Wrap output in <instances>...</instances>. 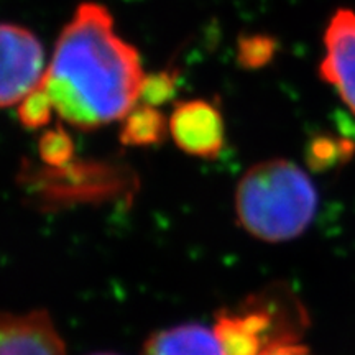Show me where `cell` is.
<instances>
[{
    "mask_svg": "<svg viewBox=\"0 0 355 355\" xmlns=\"http://www.w3.org/2000/svg\"><path fill=\"white\" fill-rule=\"evenodd\" d=\"M144 78L139 51L114 32L107 8L84 2L58 37L42 86L64 122L94 130L135 107Z\"/></svg>",
    "mask_w": 355,
    "mask_h": 355,
    "instance_id": "cell-1",
    "label": "cell"
},
{
    "mask_svg": "<svg viewBox=\"0 0 355 355\" xmlns=\"http://www.w3.org/2000/svg\"><path fill=\"white\" fill-rule=\"evenodd\" d=\"M168 128L178 148L193 157L216 158L224 148V119L219 109L207 101L193 99L178 104Z\"/></svg>",
    "mask_w": 355,
    "mask_h": 355,
    "instance_id": "cell-6",
    "label": "cell"
},
{
    "mask_svg": "<svg viewBox=\"0 0 355 355\" xmlns=\"http://www.w3.org/2000/svg\"><path fill=\"white\" fill-rule=\"evenodd\" d=\"M304 306L290 291L265 290L216 314L214 334L224 355H263L278 344L301 340Z\"/></svg>",
    "mask_w": 355,
    "mask_h": 355,
    "instance_id": "cell-3",
    "label": "cell"
},
{
    "mask_svg": "<svg viewBox=\"0 0 355 355\" xmlns=\"http://www.w3.org/2000/svg\"><path fill=\"white\" fill-rule=\"evenodd\" d=\"M352 150V144L345 140L334 139V137L329 135L314 137L308 148L309 165L318 168V170H322V168L331 166L332 163L350 157Z\"/></svg>",
    "mask_w": 355,
    "mask_h": 355,
    "instance_id": "cell-12",
    "label": "cell"
},
{
    "mask_svg": "<svg viewBox=\"0 0 355 355\" xmlns=\"http://www.w3.org/2000/svg\"><path fill=\"white\" fill-rule=\"evenodd\" d=\"M94 355H115V354H94Z\"/></svg>",
    "mask_w": 355,
    "mask_h": 355,
    "instance_id": "cell-16",
    "label": "cell"
},
{
    "mask_svg": "<svg viewBox=\"0 0 355 355\" xmlns=\"http://www.w3.org/2000/svg\"><path fill=\"white\" fill-rule=\"evenodd\" d=\"M38 153L48 165L63 166L73 158L74 144L63 127H56L43 132L40 137Z\"/></svg>",
    "mask_w": 355,
    "mask_h": 355,
    "instance_id": "cell-13",
    "label": "cell"
},
{
    "mask_svg": "<svg viewBox=\"0 0 355 355\" xmlns=\"http://www.w3.org/2000/svg\"><path fill=\"white\" fill-rule=\"evenodd\" d=\"M53 110H55V104L50 94L44 91L43 86H40L20 102L17 112H19L21 125L30 130H37L50 123Z\"/></svg>",
    "mask_w": 355,
    "mask_h": 355,
    "instance_id": "cell-11",
    "label": "cell"
},
{
    "mask_svg": "<svg viewBox=\"0 0 355 355\" xmlns=\"http://www.w3.org/2000/svg\"><path fill=\"white\" fill-rule=\"evenodd\" d=\"M141 355H224V352L214 329H207L202 324H181L150 336Z\"/></svg>",
    "mask_w": 355,
    "mask_h": 355,
    "instance_id": "cell-8",
    "label": "cell"
},
{
    "mask_svg": "<svg viewBox=\"0 0 355 355\" xmlns=\"http://www.w3.org/2000/svg\"><path fill=\"white\" fill-rule=\"evenodd\" d=\"M166 135V122L158 107L140 104L135 105L125 117L121 130L123 145L148 146L163 141Z\"/></svg>",
    "mask_w": 355,
    "mask_h": 355,
    "instance_id": "cell-9",
    "label": "cell"
},
{
    "mask_svg": "<svg viewBox=\"0 0 355 355\" xmlns=\"http://www.w3.org/2000/svg\"><path fill=\"white\" fill-rule=\"evenodd\" d=\"M318 193L298 165L283 158L248 168L235 189V214L248 234L263 242L300 237L313 222Z\"/></svg>",
    "mask_w": 355,
    "mask_h": 355,
    "instance_id": "cell-2",
    "label": "cell"
},
{
    "mask_svg": "<svg viewBox=\"0 0 355 355\" xmlns=\"http://www.w3.org/2000/svg\"><path fill=\"white\" fill-rule=\"evenodd\" d=\"M0 355H66V349L50 314L35 309L25 314H3Z\"/></svg>",
    "mask_w": 355,
    "mask_h": 355,
    "instance_id": "cell-7",
    "label": "cell"
},
{
    "mask_svg": "<svg viewBox=\"0 0 355 355\" xmlns=\"http://www.w3.org/2000/svg\"><path fill=\"white\" fill-rule=\"evenodd\" d=\"M0 46V104L3 107H12L42 86L46 73L44 53L40 40L28 28L17 24L2 25Z\"/></svg>",
    "mask_w": 355,
    "mask_h": 355,
    "instance_id": "cell-4",
    "label": "cell"
},
{
    "mask_svg": "<svg viewBox=\"0 0 355 355\" xmlns=\"http://www.w3.org/2000/svg\"><path fill=\"white\" fill-rule=\"evenodd\" d=\"M319 74L355 114V12L337 8L324 32Z\"/></svg>",
    "mask_w": 355,
    "mask_h": 355,
    "instance_id": "cell-5",
    "label": "cell"
},
{
    "mask_svg": "<svg viewBox=\"0 0 355 355\" xmlns=\"http://www.w3.org/2000/svg\"><path fill=\"white\" fill-rule=\"evenodd\" d=\"M176 84V71L165 69L158 71V73L145 74L144 83H141L140 101L146 105H153V107L165 105L175 97Z\"/></svg>",
    "mask_w": 355,
    "mask_h": 355,
    "instance_id": "cell-14",
    "label": "cell"
},
{
    "mask_svg": "<svg viewBox=\"0 0 355 355\" xmlns=\"http://www.w3.org/2000/svg\"><path fill=\"white\" fill-rule=\"evenodd\" d=\"M263 355H311V352L301 340H295V343L275 345V347L266 350Z\"/></svg>",
    "mask_w": 355,
    "mask_h": 355,
    "instance_id": "cell-15",
    "label": "cell"
},
{
    "mask_svg": "<svg viewBox=\"0 0 355 355\" xmlns=\"http://www.w3.org/2000/svg\"><path fill=\"white\" fill-rule=\"evenodd\" d=\"M277 53V40L268 35L254 33L241 37L237 43V63L245 69H260Z\"/></svg>",
    "mask_w": 355,
    "mask_h": 355,
    "instance_id": "cell-10",
    "label": "cell"
}]
</instances>
